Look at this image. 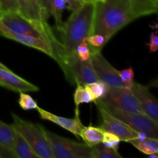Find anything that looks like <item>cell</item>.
Here are the masks:
<instances>
[{
	"mask_svg": "<svg viewBox=\"0 0 158 158\" xmlns=\"http://www.w3.org/2000/svg\"><path fill=\"white\" fill-rule=\"evenodd\" d=\"M136 19L129 0H103L95 3L92 34L110 41L120 29Z\"/></svg>",
	"mask_w": 158,
	"mask_h": 158,
	"instance_id": "6da1fadb",
	"label": "cell"
},
{
	"mask_svg": "<svg viewBox=\"0 0 158 158\" xmlns=\"http://www.w3.org/2000/svg\"><path fill=\"white\" fill-rule=\"evenodd\" d=\"M95 3L83 2L73 11L61 29L62 44L67 55L75 54L77 45L92 34Z\"/></svg>",
	"mask_w": 158,
	"mask_h": 158,
	"instance_id": "7a4b0ae2",
	"label": "cell"
},
{
	"mask_svg": "<svg viewBox=\"0 0 158 158\" xmlns=\"http://www.w3.org/2000/svg\"><path fill=\"white\" fill-rule=\"evenodd\" d=\"M12 117L15 130L29 143L39 158H54L46 129L43 126L23 120L15 114Z\"/></svg>",
	"mask_w": 158,
	"mask_h": 158,
	"instance_id": "3957f363",
	"label": "cell"
},
{
	"mask_svg": "<svg viewBox=\"0 0 158 158\" xmlns=\"http://www.w3.org/2000/svg\"><path fill=\"white\" fill-rule=\"evenodd\" d=\"M0 22L12 32L41 37L49 41L53 31L47 21H34L23 16L18 11L2 12Z\"/></svg>",
	"mask_w": 158,
	"mask_h": 158,
	"instance_id": "277c9868",
	"label": "cell"
},
{
	"mask_svg": "<svg viewBox=\"0 0 158 158\" xmlns=\"http://www.w3.org/2000/svg\"><path fill=\"white\" fill-rule=\"evenodd\" d=\"M98 103L114 117L120 119L126 124L137 132H143L149 137L158 139V123L145 114L131 113L122 110L101 100H96Z\"/></svg>",
	"mask_w": 158,
	"mask_h": 158,
	"instance_id": "5b68a950",
	"label": "cell"
},
{
	"mask_svg": "<svg viewBox=\"0 0 158 158\" xmlns=\"http://www.w3.org/2000/svg\"><path fill=\"white\" fill-rule=\"evenodd\" d=\"M54 158H90V149L85 143H80L61 137L46 129Z\"/></svg>",
	"mask_w": 158,
	"mask_h": 158,
	"instance_id": "8992f818",
	"label": "cell"
},
{
	"mask_svg": "<svg viewBox=\"0 0 158 158\" xmlns=\"http://www.w3.org/2000/svg\"><path fill=\"white\" fill-rule=\"evenodd\" d=\"M100 100L127 112L144 114L140 102L133 93L131 88L126 86H110L106 97Z\"/></svg>",
	"mask_w": 158,
	"mask_h": 158,
	"instance_id": "52a82bcc",
	"label": "cell"
},
{
	"mask_svg": "<svg viewBox=\"0 0 158 158\" xmlns=\"http://www.w3.org/2000/svg\"><path fill=\"white\" fill-rule=\"evenodd\" d=\"M95 104L98 108L100 121H101L100 127L101 129L106 132L112 133L117 135L121 141L129 142L130 140L137 138L138 137L137 131H134L120 119L114 117L100 104L98 103Z\"/></svg>",
	"mask_w": 158,
	"mask_h": 158,
	"instance_id": "ba28073f",
	"label": "cell"
},
{
	"mask_svg": "<svg viewBox=\"0 0 158 158\" xmlns=\"http://www.w3.org/2000/svg\"><path fill=\"white\" fill-rule=\"evenodd\" d=\"M90 61L100 81L103 82L110 87L124 86L120 80L119 70L114 68L105 59L101 52L91 53Z\"/></svg>",
	"mask_w": 158,
	"mask_h": 158,
	"instance_id": "9c48e42d",
	"label": "cell"
},
{
	"mask_svg": "<svg viewBox=\"0 0 158 158\" xmlns=\"http://www.w3.org/2000/svg\"><path fill=\"white\" fill-rule=\"evenodd\" d=\"M0 35L5 37V38L14 40L17 43H19L25 46H29V47L41 51L43 53L46 54L52 58L53 57L52 46H51L49 42L41 37L15 33V32L8 29L1 22H0Z\"/></svg>",
	"mask_w": 158,
	"mask_h": 158,
	"instance_id": "30bf717a",
	"label": "cell"
},
{
	"mask_svg": "<svg viewBox=\"0 0 158 158\" xmlns=\"http://www.w3.org/2000/svg\"><path fill=\"white\" fill-rule=\"evenodd\" d=\"M36 110L40 114V118L56 123L63 129L71 132L77 137H80V132L84 127V126L83 125L81 120H80L79 107H76L75 117L73 118H67V117L56 115V114L49 112V111L43 109L40 106H38Z\"/></svg>",
	"mask_w": 158,
	"mask_h": 158,
	"instance_id": "8fae6325",
	"label": "cell"
},
{
	"mask_svg": "<svg viewBox=\"0 0 158 158\" xmlns=\"http://www.w3.org/2000/svg\"><path fill=\"white\" fill-rule=\"evenodd\" d=\"M131 89L140 102L144 114L158 123L157 100L150 91L149 88L134 82Z\"/></svg>",
	"mask_w": 158,
	"mask_h": 158,
	"instance_id": "7c38bea8",
	"label": "cell"
},
{
	"mask_svg": "<svg viewBox=\"0 0 158 158\" xmlns=\"http://www.w3.org/2000/svg\"><path fill=\"white\" fill-rule=\"evenodd\" d=\"M0 86L17 93L39 91L38 86L19 77L9 68H0Z\"/></svg>",
	"mask_w": 158,
	"mask_h": 158,
	"instance_id": "4fadbf2b",
	"label": "cell"
},
{
	"mask_svg": "<svg viewBox=\"0 0 158 158\" xmlns=\"http://www.w3.org/2000/svg\"><path fill=\"white\" fill-rule=\"evenodd\" d=\"M19 11L23 16L34 21H47L38 0H17Z\"/></svg>",
	"mask_w": 158,
	"mask_h": 158,
	"instance_id": "5bb4252c",
	"label": "cell"
},
{
	"mask_svg": "<svg viewBox=\"0 0 158 158\" xmlns=\"http://www.w3.org/2000/svg\"><path fill=\"white\" fill-rule=\"evenodd\" d=\"M129 2L136 19L157 12L158 0H129Z\"/></svg>",
	"mask_w": 158,
	"mask_h": 158,
	"instance_id": "9a60e30c",
	"label": "cell"
},
{
	"mask_svg": "<svg viewBox=\"0 0 158 158\" xmlns=\"http://www.w3.org/2000/svg\"><path fill=\"white\" fill-rule=\"evenodd\" d=\"M15 157L18 158H39L35 151L30 145L25 140L24 137L15 130L14 137L13 148H12Z\"/></svg>",
	"mask_w": 158,
	"mask_h": 158,
	"instance_id": "2e32d148",
	"label": "cell"
},
{
	"mask_svg": "<svg viewBox=\"0 0 158 158\" xmlns=\"http://www.w3.org/2000/svg\"><path fill=\"white\" fill-rule=\"evenodd\" d=\"M103 134L104 131L100 127H94L89 125L83 128L80 132V137L82 138L86 145L89 147H94L102 143Z\"/></svg>",
	"mask_w": 158,
	"mask_h": 158,
	"instance_id": "e0dca14e",
	"label": "cell"
},
{
	"mask_svg": "<svg viewBox=\"0 0 158 158\" xmlns=\"http://www.w3.org/2000/svg\"><path fill=\"white\" fill-rule=\"evenodd\" d=\"M15 134V128L13 124H7L0 120V147L12 152Z\"/></svg>",
	"mask_w": 158,
	"mask_h": 158,
	"instance_id": "ac0fdd59",
	"label": "cell"
},
{
	"mask_svg": "<svg viewBox=\"0 0 158 158\" xmlns=\"http://www.w3.org/2000/svg\"><path fill=\"white\" fill-rule=\"evenodd\" d=\"M128 143L134 145L139 151L146 155L157 154L158 152V139L153 137H146L143 140L134 139L130 140Z\"/></svg>",
	"mask_w": 158,
	"mask_h": 158,
	"instance_id": "d6986e66",
	"label": "cell"
},
{
	"mask_svg": "<svg viewBox=\"0 0 158 158\" xmlns=\"http://www.w3.org/2000/svg\"><path fill=\"white\" fill-rule=\"evenodd\" d=\"M48 8L50 15L55 19L56 26L59 31H61L63 27V13L67 6L63 0H48Z\"/></svg>",
	"mask_w": 158,
	"mask_h": 158,
	"instance_id": "ffe728a7",
	"label": "cell"
},
{
	"mask_svg": "<svg viewBox=\"0 0 158 158\" xmlns=\"http://www.w3.org/2000/svg\"><path fill=\"white\" fill-rule=\"evenodd\" d=\"M90 158H122V156L118 151L106 148L101 143L91 147Z\"/></svg>",
	"mask_w": 158,
	"mask_h": 158,
	"instance_id": "44dd1931",
	"label": "cell"
},
{
	"mask_svg": "<svg viewBox=\"0 0 158 158\" xmlns=\"http://www.w3.org/2000/svg\"><path fill=\"white\" fill-rule=\"evenodd\" d=\"M74 102L76 107H79L83 103H94V99L89 89L85 85H77L75 93H74Z\"/></svg>",
	"mask_w": 158,
	"mask_h": 158,
	"instance_id": "7402d4cb",
	"label": "cell"
},
{
	"mask_svg": "<svg viewBox=\"0 0 158 158\" xmlns=\"http://www.w3.org/2000/svg\"><path fill=\"white\" fill-rule=\"evenodd\" d=\"M85 86H86V88L89 89L90 94H92L93 97L94 99V101L100 100L104 98L106 94H107L110 87L106 83L100 81V80L88 83V84L85 85Z\"/></svg>",
	"mask_w": 158,
	"mask_h": 158,
	"instance_id": "603a6c76",
	"label": "cell"
},
{
	"mask_svg": "<svg viewBox=\"0 0 158 158\" xmlns=\"http://www.w3.org/2000/svg\"><path fill=\"white\" fill-rule=\"evenodd\" d=\"M86 42L88 43L91 53L97 52H101L105 45L108 43V40L105 36L100 34H91L86 37Z\"/></svg>",
	"mask_w": 158,
	"mask_h": 158,
	"instance_id": "cb8c5ba5",
	"label": "cell"
},
{
	"mask_svg": "<svg viewBox=\"0 0 158 158\" xmlns=\"http://www.w3.org/2000/svg\"><path fill=\"white\" fill-rule=\"evenodd\" d=\"M19 104L21 108L24 110H36L38 107L36 101L25 92L19 93Z\"/></svg>",
	"mask_w": 158,
	"mask_h": 158,
	"instance_id": "d4e9b609",
	"label": "cell"
},
{
	"mask_svg": "<svg viewBox=\"0 0 158 158\" xmlns=\"http://www.w3.org/2000/svg\"><path fill=\"white\" fill-rule=\"evenodd\" d=\"M75 54L81 61H88L90 60L91 52L86 40L79 43L75 49Z\"/></svg>",
	"mask_w": 158,
	"mask_h": 158,
	"instance_id": "484cf974",
	"label": "cell"
},
{
	"mask_svg": "<svg viewBox=\"0 0 158 158\" xmlns=\"http://www.w3.org/2000/svg\"><path fill=\"white\" fill-rule=\"evenodd\" d=\"M120 141L121 140L117 135L112 134V133L104 131L102 143L105 147L114 150V151H118L119 145H120Z\"/></svg>",
	"mask_w": 158,
	"mask_h": 158,
	"instance_id": "4316f807",
	"label": "cell"
},
{
	"mask_svg": "<svg viewBox=\"0 0 158 158\" xmlns=\"http://www.w3.org/2000/svg\"><path fill=\"white\" fill-rule=\"evenodd\" d=\"M119 75L123 86L129 88L132 87L134 83V71L132 67L119 70Z\"/></svg>",
	"mask_w": 158,
	"mask_h": 158,
	"instance_id": "83f0119b",
	"label": "cell"
},
{
	"mask_svg": "<svg viewBox=\"0 0 158 158\" xmlns=\"http://www.w3.org/2000/svg\"><path fill=\"white\" fill-rule=\"evenodd\" d=\"M0 11L2 12L19 11L17 0H0Z\"/></svg>",
	"mask_w": 158,
	"mask_h": 158,
	"instance_id": "f1b7e54d",
	"label": "cell"
},
{
	"mask_svg": "<svg viewBox=\"0 0 158 158\" xmlns=\"http://www.w3.org/2000/svg\"><path fill=\"white\" fill-rule=\"evenodd\" d=\"M150 51L151 52H155L158 49V35L157 32H152L150 36V42L148 43Z\"/></svg>",
	"mask_w": 158,
	"mask_h": 158,
	"instance_id": "f546056e",
	"label": "cell"
},
{
	"mask_svg": "<svg viewBox=\"0 0 158 158\" xmlns=\"http://www.w3.org/2000/svg\"><path fill=\"white\" fill-rule=\"evenodd\" d=\"M63 1L65 2V3L67 6L66 9H69V11H72V12L78 9L83 3L81 0H63Z\"/></svg>",
	"mask_w": 158,
	"mask_h": 158,
	"instance_id": "4dcf8cb0",
	"label": "cell"
},
{
	"mask_svg": "<svg viewBox=\"0 0 158 158\" xmlns=\"http://www.w3.org/2000/svg\"><path fill=\"white\" fill-rule=\"evenodd\" d=\"M38 2L41 6L42 9H43V13H44L46 19H48L49 17L50 16V14L49 12V8H48V0H38Z\"/></svg>",
	"mask_w": 158,
	"mask_h": 158,
	"instance_id": "1f68e13d",
	"label": "cell"
},
{
	"mask_svg": "<svg viewBox=\"0 0 158 158\" xmlns=\"http://www.w3.org/2000/svg\"><path fill=\"white\" fill-rule=\"evenodd\" d=\"M83 2H93V3H97L98 2L103 1V0H81Z\"/></svg>",
	"mask_w": 158,
	"mask_h": 158,
	"instance_id": "d6a6232c",
	"label": "cell"
},
{
	"mask_svg": "<svg viewBox=\"0 0 158 158\" xmlns=\"http://www.w3.org/2000/svg\"><path fill=\"white\" fill-rule=\"evenodd\" d=\"M149 156L150 158H157L158 157V155L157 154H150Z\"/></svg>",
	"mask_w": 158,
	"mask_h": 158,
	"instance_id": "836d02e7",
	"label": "cell"
},
{
	"mask_svg": "<svg viewBox=\"0 0 158 158\" xmlns=\"http://www.w3.org/2000/svg\"><path fill=\"white\" fill-rule=\"evenodd\" d=\"M0 68H5V69H6V68H8L7 66H5L4 64H2V63H0Z\"/></svg>",
	"mask_w": 158,
	"mask_h": 158,
	"instance_id": "e575fe53",
	"label": "cell"
},
{
	"mask_svg": "<svg viewBox=\"0 0 158 158\" xmlns=\"http://www.w3.org/2000/svg\"><path fill=\"white\" fill-rule=\"evenodd\" d=\"M1 14H2V12H1V11H0V15H1Z\"/></svg>",
	"mask_w": 158,
	"mask_h": 158,
	"instance_id": "d590c367",
	"label": "cell"
}]
</instances>
